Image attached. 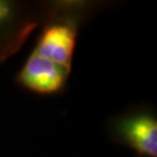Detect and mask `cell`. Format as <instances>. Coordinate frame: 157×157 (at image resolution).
<instances>
[{
    "label": "cell",
    "instance_id": "1",
    "mask_svg": "<svg viewBox=\"0 0 157 157\" xmlns=\"http://www.w3.org/2000/svg\"><path fill=\"white\" fill-rule=\"evenodd\" d=\"M105 5L86 0L50 1L33 49L14 77L15 85L40 97L64 93L80 29Z\"/></svg>",
    "mask_w": 157,
    "mask_h": 157
},
{
    "label": "cell",
    "instance_id": "2",
    "mask_svg": "<svg viewBox=\"0 0 157 157\" xmlns=\"http://www.w3.org/2000/svg\"><path fill=\"white\" fill-rule=\"evenodd\" d=\"M109 140L136 157H157V111L150 104H136L107 120Z\"/></svg>",
    "mask_w": 157,
    "mask_h": 157
},
{
    "label": "cell",
    "instance_id": "3",
    "mask_svg": "<svg viewBox=\"0 0 157 157\" xmlns=\"http://www.w3.org/2000/svg\"><path fill=\"white\" fill-rule=\"evenodd\" d=\"M49 4L0 0V63L22 48L43 21Z\"/></svg>",
    "mask_w": 157,
    "mask_h": 157
}]
</instances>
